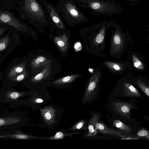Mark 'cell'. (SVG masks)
Returning <instances> with one entry per match:
<instances>
[{
	"instance_id": "7c38bea8",
	"label": "cell",
	"mask_w": 149,
	"mask_h": 149,
	"mask_svg": "<svg viewBox=\"0 0 149 149\" xmlns=\"http://www.w3.org/2000/svg\"><path fill=\"white\" fill-rule=\"evenodd\" d=\"M50 62V60L44 56H34L30 54H28L26 69L30 75H35L38 70H43Z\"/></svg>"
},
{
	"instance_id": "ffe728a7",
	"label": "cell",
	"mask_w": 149,
	"mask_h": 149,
	"mask_svg": "<svg viewBox=\"0 0 149 149\" xmlns=\"http://www.w3.org/2000/svg\"><path fill=\"white\" fill-rule=\"evenodd\" d=\"M123 95L130 97H141L140 92L132 85L129 83H125L123 88Z\"/></svg>"
},
{
	"instance_id": "6da1fadb",
	"label": "cell",
	"mask_w": 149,
	"mask_h": 149,
	"mask_svg": "<svg viewBox=\"0 0 149 149\" xmlns=\"http://www.w3.org/2000/svg\"><path fill=\"white\" fill-rule=\"evenodd\" d=\"M78 6L88 10L92 15H103L109 17L123 13L124 9L113 0H76Z\"/></svg>"
},
{
	"instance_id": "d6986e66",
	"label": "cell",
	"mask_w": 149,
	"mask_h": 149,
	"mask_svg": "<svg viewBox=\"0 0 149 149\" xmlns=\"http://www.w3.org/2000/svg\"><path fill=\"white\" fill-rule=\"evenodd\" d=\"M99 120V116L96 114H93L90 118L87 125V132L84 135L86 137L93 136L98 133L95 126L96 122Z\"/></svg>"
},
{
	"instance_id": "f1b7e54d",
	"label": "cell",
	"mask_w": 149,
	"mask_h": 149,
	"mask_svg": "<svg viewBox=\"0 0 149 149\" xmlns=\"http://www.w3.org/2000/svg\"><path fill=\"white\" fill-rule=\"evenodd\" d=\"M119 30L118 28L116 30L115 34L113 37V41L115 44L119 45L121 43V39L120 36L119 34Z\"/></svg>"
},
{
	"instance_id": "7402d4cb",
	"label": "cell",
	"mask_w": 149,
	"mask_h": 149,
	"mask_svg": "<svg viewBox=\"0 0 149 149\" xmlns=\"http://www.w3.org/2000/svg\"><path fill=\"white\" fill-rule=\"evenodd\" d=\"M54 41L60 49L63 52L67 50L68 46V38L67 36L64 34L62 36L55 37Z\"/></svg>"
},
{
	"instance_id": "8992f818",
	"label": "cell",
	"mask_w": 149,
	"mask_h": 149,
	"mask_svg": "<svg viewBox=\"0 0 149 149\" xmlns=\"http://www.w3.org/2000/svg\"><path fill=\"white\" fill-rule=\"evenodd\" d=\"M7 33L0 39V56L4 61L7 56L21 43L19 32L10 27Z\"/></svg>"
},
{
	"instance_id": "44dd1931",
	"label": "cell",
	"mask_w": 149,
	"mask_h": 149,
	"mask_svg": "<svg viewBox=\"0 0 149 149\" xmlns=\"http://www.w3.org/2000/svg\"><path fill=\"white\" fill-rule=\"evenodd\" d=\"M82 134L81 132H67L65 130H60L57 131L53 136L48 137H43V140H57L62 139L67 136L73 137V136L77 134Z\"/></svg>"
},
{
	"instance_id": "484cf974",
	"label": "cell",
	"mask_w": 149,
	"mask_h": 149,
	"mask_svg": "<svg viewBox=\"0 0 149 149\" xmlns=\"http://www.w3.org/2000/svg\"><path fill=\"white\" fill-rule=\"evenodd\" d=\"M132 60L134 66L135 68L140 70L144 69L143 64L136 56L134 55H133Z\"/></svg>"
},
{
	"instance_id": "4dcf8cb0",
	"label": "cell",
	"mask_w": 149,
	"mask_h": 149,
	"mask_svg": "<svg viewBox=\"0 0 149 149\" xmlns=\"http://www.w3.org/2000/svg\"><path fill=\"white\" fill-rule=\"evenodd\" d=\"M4 74L0 70V82L3 81V80Z\"/></svg>"
},
{
	"instance_id": "3957f363",
	"label": "cell",
	"mask_w": 149,
	"mask_h": 149,
	"mask_svg": "<svg viewBox=\"0 0 149 149\" xmlns=\"http://www.w3.org/2000/svg\"><path fill=\"white\" fill-rule=\"evenodd\" d=\"M76 3V0H59L56 5L63 21L70 27L90 19L77 7Z\"/></svg>"
},
{
	"instance_id": "ac0fdd59",
	"label": "cell",
	"mask_w": 149,
	"mask_h": 149,
	"mask_svg": "<svg viewBox=\"0 0 149 149\" xmlns=\"http://www.w3.org/2000/svg\"><path fill=\"white\" fill-rule=\"evenodd\" d=\"M115 111L122 116L128 117L130 115L132 107L131 104L122 102H115L113 103Z\"/></svg>"
},
{
	"instance_id": "1f68e13d",
	"label": "cell",
	"mask_w": 149,
	"mask_h": 149,
	"mask_svg": "<svg viewBox=\"0 0 149 149\" xmlns=\"http://www.w3.org/2000/svg\"><path fill=\"white\" fill-rule=\"evenodd\" d=\"M125 1L130 2H136L139 1L140 0H123Z\"/></svg>"
},
{
	"instance_id": "d6a6232c",
	"label": "cell",
	"mask_w": 149,
	"mask_h": 149,
	"mask_svg": "<svg viewBox=\"0 0 149 149\" xmlns=\"http://www.w3.org/2000/svg\"><path fill=\"white\" fill-rule=\"evenodd\" d=\"M3 62L2 57L0 56V65L1 63L2 62Z\"/></svg>"
},
{
	"instance_id": "4fadbf2b",
	"label": "cell",
	"mask_w": 149,
	"mask_h": 149,
	"mask_svg": "<svg viewBox=\"0 0 149 149\" xmlns=\"http://www.w3.org/2000/svg\"><path fill=\"white\" fill-rule=\"evenodd\" d=\"M100 71L97 70L90 78L82 97L83 104L91 102L95 97L100 79Z\"/></svg>"
},
{
	"instance_id": "277c9868",
	"label": "cell",
	"mask_w": 149,
	"mask_h": 149,
	"mask_svg": "<svg viewBox=\"0 0 149 149\" xmlns=\"http://www.w3.org/2000/svg\"><path fill=\"white\" fill-rule=\"evenodd\" d=\"M30 118L22 111H16L0 115V132L26 126Z\"/></svg>"
},
{
	"instance_id": "d4e9b609",
	"label": "cell",
	"mask_w": 149,
	"mask_h": 149,
	"mask_svg": "<svg viewBox=\"0 0 149 149\" xmlns=\"http://www.w3.org/2000/svg\"><path fill=\"white\" fill-rule=\"evenodd\" d=\"M113 124L114 126L125 132L128 133L131 131L132 130L130 127L125 125L119 120H114Z\"/></svg>"
},
{
	"instance_id": "9c48e42d",
	"label": "cell",
	"mask_w": 149,
	"mask_h": 149,
	"mask_svg": "<svg viewBox=\"0 0 149 149\" xmlns=\"http://www.w3.org/2000/svg\"><path fill=\"white\" fill-rule=\"evenodd\" d=\"M29 91L28 97L22 100L24 105L30 107L33 110H37L51 99L49 95L45 91H41L38 93L37 90H30Z\"/></svg>"
},
{
	"instance_id": "2e32d148",
	"label": "cell",
	"mask_w": 149,
	"mask_h": 149,
	"mask_svg": "<svg viewBox=\"0 0 149 149\" xmlns=\"http://www.w3.org/2000/svg\"><path fill=\"white\" fill-rule=\"evenodd\" d=\"M30 74L26 70L18 74L7 80L3 79V84L10 87H14L20 84L29 76Z\"/></svg>"
},
{
	"instance_id": "4316f807",
	"label": "cell",
	"mask_w": 149,
	"mask_h": 149,
	"mask_svg": "<svg viewBox=\"0 0 149 149\" xmlns=\"http://www.w3.org/2000/svg\"><path fill=\"white\" fill-rule=\"evenodd\" d=\"M137 83L141 90L149 97V88L148 86L140 80H137Z\"/></svg>"
},
{
	"instance_id": "8fae6325",
	"label": "cell",
	"mask_w": 149,
	"mask_h": 149,
	"mask_svg": "<svg viewBox=\"0 0 149 149\" xmlns=\"http://www.w3.org/2000/svg\"><path fill=\"white\" fill-rule=\"evenodd\" d=\"M28 56V54L13 59L6 68L4 79H8L26 70Z\"/></svg>"
},
{
	"instance_id": "ba28073f",
	"label": "cell",
	"mask_w": 149,
	"mask_h": 149,
	"mask_svg": "<svg viewBox=\"0 0 149 149\" xmlns=\"http://www.w3.org/2000/svg\"><path fill=\"white\" fill-rule=\"evenodd\" d=\"M0 23L13 28L22 33H33L32 29L27 24L19 20L12 14L7 11H0Z\"/></svg>"
},
{
	"instance_id": "83f0119b",
	"label": "cell",
	"mask_w": 149,
	"mask_h": 149,
	"mask_svg": "<svg viewBox=\"0 0 149 149\" xmlns=\"http://www.w3.org/2000/svg\"><path fill=\"white\" fill-rule=\"evenodd\" d=\"M137 136L149 139V132L148 130L142 129L139 131L136 134Z\"/></svg>"
},
{
	"instance_id": "603a6c76",
	"label": "cell",
	"mask_w": 149,
	"mask_h": 149,
	"mask_svg": "<svg viewBox=\"0 0 149 149\" xmlns=\"http://www.w3.org/2000/svg\"><path fill=\"white\" fill-rule=\"evenodd\" d=\"M79 76L78 74L67 76L56 80L53 81L52 84L57 86L63 85L73 81Z\"/></svg>"
},
{
	"instance_id": "e0dca14e",
	"label": "cell",
	"mask_w": 149,
	"mask_h": 149,
	"mask_svg": "<svg viewBox=\"0 0 149 149\" xmlns=\"http://www.w3.org/2000/svg\"><path fill=\"white\" fill-rule=\"evenodd\" d=\"M95 126L97 130L102 134L120 136L122 138H124L126 136V135L124 134H126L125 132L110 128L103 123L100 122L99 120L96 122Z\"/></svg>"
},
{
	"instance_id": "cb8c5ba5",
	"label": "cell",
	"mask_w": 149,
	"mask_h": 149,
	"mask_svg": "<svg viewBox=\"0 0 149 149\" xmlns=\"http://www.w3.org/2000/svg\"><path fill=\"white\" fill-rule=\"evenodd\" d=\"M86 124L85 120L84 119H82L66 130L71 131L86 130L87 129L86 127Z\"/></svg>"
},
{
	"instance_id": "9a60e30c",
	"label": "cell",
	"mask_w": 149,
	"mask_h": 149,
	"mask_svg": "<svg viewBox=\"0 0 149 149\" xmlns=\"http://www.w3.org/2000/svg\"><path fill=\"white\" fill-rule=\"evenodd\" d=\"M40 111L43 120L49 125H52L56 122V111L54 107L47 106L40 109Z\"/></svg>"
},
{
	"instance_id": "5bb4252c",
	"label": "cell",
	"mask_w": 149,
	"mask_h": 149,
	"mask_svg": "<svg viewBox=\"0 0 149 149\" xmlns=\"http://www.w3.org/2000/svg\"><path fill=\"white\" fill-rule=\"evenodd\" d=\"M43 137L34 136L30 132H25L19 129L3 131L0 132V139H42Z\"/></svg>"
},
{
	"instance_id": "7a4b0ae2",
	"label": "cell",
	"mask_w": 149,
	"mask_h": 149,
	"mask_svg": "<svg viewBox=\"0 0 149 149\" xmlns=\"http://www.w3.org/2000/svg\"><path fill=\"white\" fill-rule=\"evenodd\" d=\"M24 18L38 28H42L49 23L44 9L38 0H22Z\"/></svg>"
},
{
	"instance_id": "52a82bcc",
	"label": "cell",
	"mask_w": 149,
	"mask_h": 149,
	"mask_svg": "<svg viewBox=\"0 0 149 149\" xmlns=\"http://www.w3.org/2000/svg\"><path fill=\"white\" fill-rule=\"evenodd\" d=\"M40 1L44 9L49 24L60 30H65L63 21L56 6L47 0H40Z\"/></svg>"
},
{
	"instance_id": "f546056e",
	"label": "cell",
	"mask_w": 149,
	"mask_h": 149,
	"mask_svg": "<svg viewBox=\"0 0 149 149\" xmlns=\"http://www.w3.org/2000/svg\"><path fill=\"white\" fill-rule=\"evenodd\" d=\"M107 64L110 68H112L116 70H119L122 69V67L118 64L108 62L107 63Z\"/></svg>"
},
{
	"instance_id": "5b68a950",
	"label": "cell",
	"mask_w": 149,
	"mask_h": 149,
	"mask_svg": "<svg viewBox=\"0 0 149 149\" xmlns=\"http://www.w3.org/2000/svg\"><path fill=\"white\" fill-rule=\"evenodd\" d=\"M28 91H19L13 87L3 84L0 90V103L8 104L12 108H17L24 105L21 98L28 96Z\"/></svg>"
},
{
	"instance_id": "30bf717a",
	"label": "cell",
	"mask_w": 149,
	"mask_h": 149,
	"mask_svg": "<svg viewBox=\"0 0 149 149\" xmlns=\"http://www.w3.org/2000/svg\"><path fill=\"white\" fill-rule=\"evenodd\" d=\"M50 62L40 72L36 75H30L22 83L30 90H36L41 88V84L50 74L51 72Z\"/></svg>"
}]
</instances>
